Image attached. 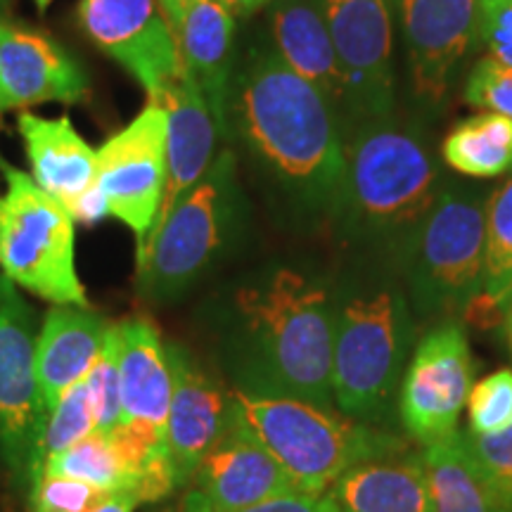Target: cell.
<instances>
[{
    "mask_svg": "<svg viewBox=\"0 0 512 512\" xmlns=\"http://www.w3.org/2000/svg\"><path fill=\"white\" fill-rule=\"evenodd\" d=\"M245 219L233 150L216 155L138 254V290L150 304L188 294L226 256Z\"/></svg>",
    "mask_w": 512,
    "mask_h": 512,
    "instance_id": "obj_6",
    "label": "cell"
},
{
    "mask_svg": "<svg viewBox=\"0 0 512 512\" xmlns=\"http://www.w3.org/2000/svg\"><path fill=\"white\" fill-rule=\"evenodd\" d=\"M143 505L136 491H112L105 494L88 512H136Z\"/></svg>",
    "mask_w": 512,
    "mask_h": 512,
    "instance_id": "obj_38",
    "label": "cell"
},
{
    "mask_svg": "<svg viewBox=\"0 0 512 512\" xmlns=\"http://www.w3.org/2000/svg\"><path fill=\"white\" fill-rule=\"evenodd\" d=\"M439 166L418 133L387 119L361 121L344 145L335 219L361 245L399 254L441 195Z\"/></svg>",
    "mask_w": 512,
    "mask_h": 512,
    "instance_id": "obj_3",
    "label": "cell"
},
{
    "mask_svg": "<svg viewBox=\"0 0 512 512\" xmlns=\"http://www.w3.org/2000/svg\"><path fill=\"white\" fill-rule=\"evenodd\" d=\"M105 491L76 479L41 475L31 484L29 512H88Z\"/></svg>",
    "mask_w": 512,
    "mask_h": 512,
    "instance_id": "obj_34",
    "label": "cell"
},
{
    "mask_svg": "<svg viewBox=\"0 0 512 512\" xmlns=\"http://www.w3.org/2000/svg\"><path fill=\"white\" fill-rule=\"evenodd\" d=\"M181 69L207 100L221 136L228 133V95L233 81L235 17L214 0H190L176 31Z\"/></svg>",
    "mask_w": 512,
    "mask_h": 512,
    "instance_id": "obj_20",
    "label": "cell"
},
{
    "mask_svg": "<svg viewBox=\"0 0 512 512\" xmlns=\"http://www.w3.org/2000/svg\"><path fill=\"white\" fill-rule=\"evenodd\" d=\"M332 325L335 302L323 280L290 266L252 275L230 294L221 325L233 387L335 406Z\"/></svg>",
    "mask_w": 512,
    "mask_h": 512,
    "instance_id": "obj_2",
    "label": "cell"
},
{
    "mask_svg": "<svg viewBox=\"0 0 512 512\" xmlns=\"http://www.w3.org/2000/svg\"><path fill=\"white\" fill-rule=\"evenodd\" d=\"M475 370L465 328L434 325L415 344L403 370L396 413L408 437L420 446L451 439L458 432Z\"/></svg>",
    "mask_w": 512,
    "mask_h": 512,
    "instance_id": "obj_10",
    "label": "cell"
},
{
    "mask_svg": "<svg viewBox=\"0 0 512 512\" xmlns=\"http://www.w3.org/2000/svg\"><path fill=\"white\" fill-rule=\"evenodd\" d=\"M88 403L95 418V432L112 434L121 422V375H119V344L114 323L105 349L95 366L83 377Z\"/></svg>",
    "mask_w": 512,
    "mask_h": 512,
    "instance_id": "obj_30",
    "label": "cell"
},
{
    "mask_svg": "<svg viewBox=\"0 0 512 512\" xmlns=\"http://www.w3.org/2000/svg\"><path fill=\"white\" fill-rule=\"evenodd\" d=\"M112 323L91 306H53L38 332L36 368L46 411L79 384L105 349Z\"/></svg>",
    "mask_w": 512,
    "mask_h": 512,
    "instance_id": "obj_22",
    "label": "cell"
},
{
    "mask_svg": "<svg viewBox=\"0 0 512 512\" xmlns=\"http://www.w3.org/2000/svg\"><path fill=\"white\" fill-rule=\"evenodd\" d=\"M36 313L0 275V458L19 484L38 477V446L48 411L36 368Z\"/></svg>",
    "mask_w": 512,
    "mask_h": 512,
    "instance_id": "obj_9",
    "label": "cell"
},
{
    "mask_svg": "<svg viewBox=\"0 0 512 512\" xmlns=\"http://www.w3.org/2000/svg\"><path fill=\"white\" fill-rule=\"evenodd\" d=\"M465 100L477 110L512 119V67L491 57L479 60L465 83Z\"/></svg>",
    "mask_w": 512,
    "mask_h": 512,
    "instance_id": "obj_33",
    "label": "cell"
},
{
    "mask_svg": "<svg viewBox=\"0 0 512 512\" xmlns=\"http://www.w3.org/2000/svg\"><path fill=\"white\" fill-rule=\"evenodd\" d=\"M271 31L275 53L287 67L316 86L337 114L349 112L347 83L320 0H275Z\"/></svg>",
    "mask_w": 512,
    "mask_h": 512,
    "instance_id": "obj_23",
    "label": "cell"
},
{
    "mask_svg": "<svg viewBox=\"0 0 512 512\" xmlns=\"http://www.w3.org/2000/svg\"><path fill=\"white\" fill-rule=\"evenodd\" d=\"M41 475L76 479V482L91 484L95 489L105 491V494L133 491L117 446L112 444L110 434L100 432L88 434L79 444L48 458Z\"/></svg>",
    "mask_w": 512,
    "mask_h": 512,
    "instance_id": "obj_28",
    "label": "cell"
},
{
    "mask_svg": "<svg viewBox=\"0 0 512 512\" xmlns=\"http://www.w3.org/2000/svg\"><path fill=\"white\" fill-rule=\"evenodd\" d=\"M5 3H8V0H0V5H5Z\"/></svg>",
    "mask_w": 512,
    "mask_h": 512,
    "instance_id": "obj_43",
    "label": "cell"
},
{
    "mask_svg": "<svg viewBox=\"0 0 512 512\" xmlns=\"http://www.w3.org/2000/svg\"><path fill=\"white\" fill-rule=\"evenodd\" d=\"M501 316H503V335H505V342H508V349H510V354H512V299H510V304L503 309Z\"/></svg>",
    "mask_w": 512,
    "mask_h": 512,
    "instance_id": "obj_41",
    "label": "cell"
},
{
    "mask_svg": "<svg viewBox=\"0 0 512 512\" xmlns=\"http://www.w3.org/2000/svg\"><path fill=\"white\" fill-rule=\"evenodd\" d=\"M88 95V76L60 43L0 19V112L43 102L74 105Z\"/></svg>",
    "mask_w": 512,
    "mask_h": 512,
    "instance_id": "obj_18",
    "label": "cell"
},
{
    "mask_svg": "<svg viewBox=\"0 0 512 512\" xmlns=\"http://www.w3.org/2000/svg\"><path fill=\"white\" fill-rule=\"evenodd\" d=\"M512 299V176L486 197L484 285L467 318L501 316Z\"/></svg>",
    "mask_w": 512,
    "mask_h": 512,
    "instance_id": "obj_27",
    "label": "cell"
},
{
    "mask_svg": "<svg viewBox=\"0 0 512 512\" xmlns=\"http://www.w3.org/2000/svg\"><path fill=\"white\" fill-rule=\"evenodd\" d=\"M230 403V427L264 448L302 494H325L349 467L406 448L375 425L316 401L230 387Z\"/></svg>",
    "mask_w": 512,
    "mask_h": 512,
    "instance_id": "obj_5",
    "label": "cell"
},
{
    "mask_svg": "<svg viewBox=\"0 0 512 512\" xmlns=\"http://www.w3.org/2000/svg\"><path fill=\"white\" fill-rule=\"evenodd\" d=\"M486 200L444 188L396 254L415 320L460 323L484 285Z\"/></svg>",
    "mask_w": 512,
    "mask_h": 512,
    "instance_id": "obj_7",
    "label": "cell"
},
{
    "mask_svg": "<svg viewBox=\"0 0 512 512\" xmlns=\"http://www.w3.org/2000/svg\"><path fill=\"white\" fill-rule=\"evenodd\" d=\"M349 95V114L387 119L394 107L389 0H320Z\"/></svg>",
    "mask_w": 512,
    "mask_h": 512,
    "instance_id": "obj_12",
    "label": "cell"
},
{
    "mask_svg": "<svg viewBox=\"0 0 512 512\" xmlns=\"http://www.w3.org/2000/svg\"><path fill=\"white\" fill-rule=\"evenodd\" d=\"M119 344L121 422L114 432L138 441L155 453H166L174 373L159 330L150 318L131 316L114 323Z\"/></svg>",
    "mask_w": 512,
    "mask_h": 512,
    "instance_id": "obj_14",
    "label": "cell"
},
{
    "mask_svg": "<svg viewBox=\"0 0 512 512\" xmlns=\"http://www.w3.org/2000/svg\"><path fill=\"white\" fill-rule=\"evenodd\" d=\"M441 157L458 174L496 178L512 171V119L482 112L453 126L441 143Z\"/></svg>",
    "mask_w": 512,
    "mask_h": 512,
    "instance_id": "obj_26",
    "label": "cell"
},
{
    "mask_svg": "<svg viewBox=\"0 0 512 512\" xmlns=\"http://www.w3.org/2000/svg\"><path fill=\"white\" fill-rule=\"evenodd\" d=\"M406 46L415 95L439 102L477 41V0H389Z\"/></svg>",
    "mask_w": 512,
    "mask_h": 512,
    "instance_id": "obj_15",
    "label": "cell"
},
{
    "mask_svg": "<svg viewBox=\"0 0 512 512\" xmlns=\"http://www.w3.org/2000/svg\"><path fill=\"white\" fill-rule=\"evenodd\" d=\"M465 413L470 434L484 437L512 427V370L501 368L472 384Z\"/></svg>",
    "mask_w": 512,
    "mask_h": 512,
    "instance_id": "obj_32",
    "label": "cell"
},
{
    "mask_svg": "<svg viewBox=\"0 0 512 512\" xmlns=\"http://www.w3.org/2000/svg\"><path fill=\"white\" fill-rule=\"evenodd\" d=\"M240 512H335L330 498L325 494L313 496V494H285L268 498L264 503H256L252 508H245Z\"/></svg>",
    "mask_w": 512,
    "mask_h": 512,
    "instance_id": "obj_36",
    "label": "cell"
},
{
    "mask_svg": "<svg viewBox=\"0 0 512 512\" xmlns=\"http://www.w3.org/2000/svg\"><path fill=\"white\" fill-rule=\"evenodd\" d=\"M214 3H219L221 8H226L233 17H249L254 15L256 10L266 8V5L273 3V0H214Z\"/></svg>",
    "mask_w": 512,
    "mask_h": 512,
    "instance_id": "obj_39",
    "label": "cell"
},
{
    "mask_svg": "<svg viewBox=\"0 0 512 512\" xmlns=\"http://www.w3.org/2000/svg\"><path fill=\"white\" fill-rule=\"evenodd\" d=\"M0 268L5 278L53 306H88L76 271V223L62 202L0 157Z\"/></svg>",
    "mask_w": 512,
    "mask_h": 512,
    "instance_id": "obj_8",
    "label": "cell"
},
{
    "mask_svg": "<svg viewBox=\"0 0 512 512\" xmlns=\"http://www.w3.org/2000/svg\"><path fill=\"white\" fill-rule=\"evenodd\" d=\"M34 3L38 5V10H48V5L53 3V0H34Z\"/></svg>",
    "mask_w": 512,
    "mask_h": 512,
    "instance_id": "obj_42",
    "label": "cell"
},
{
    "mask_svg": "<svg viewBox=\"0 0 512 512\" xmlns=\"http://www.w3.org/2000/svg\"><path fill=\"white\" fill-rule=\"evenodd\" d=\"M188 3L190 0H157L159 10H162V15L166 17V22H169V27L174 34L178 31V27H181L185 10H188Z\"/></svg>",
    "mask_w": 512,
    "mask_h": 512,
    "instance_id": "obj_40",
    "label": "cell"
},
{
    "mask_svg": "<svg viewBox=\"0 0 512 512\" xmlns=\"http://www.w3.org/2000/svg\"><path fill=\"white\" fill-rule=\"evenodd\" d=\"M17 128L38 188L64 207L93 188L98 178V150L79 136L69 117L43 119L19 112Z\"/></svg>",
    "mask_w": 512,
    "mask_h": 512,
    "instance_id": "obj_24",
    "label": "cell"
},
{
    "mask_svg": "<svg viewBox=\"0 0 512 512\" xmlns=\"http://www.w3.org/2000/svg\"><path fill=\"white\" fill-rule=\"evenodd\" d=\"M422 458L430 477L434 512H512L479 479L458 432L439 444L422 446Z\"/></svg>",
    "mask_w": 512,
    "mask_h": 512,
    "instance_id": "obj_25",
    "label": "cell"
},
{
    "mask_svg": "<svg viewBox=\"0 0 512 512\" xmlns=\"http://www.w3.org/2000/svg\"><path fill=\"white\" fill-rule=\"evenodd\" d=\"M67 211L72 214L74 223L93 226V223H98L110 216V204H107V197L102 195L98 183H95L91 190H86L83 195L76 197L72 204H67Z\"/></svg>",
    "mask_w": 512,
    "mask_h": 512,
    "instance_id": "obj_37",
    "label": "cell"
},
{
    "mask_svg": "<svg viewBox=\"0 0 512 512\" xmlns=\"http://www.w3.org/2000/svg\"><path fill=\"white\" fill-rule=\"evenodd\" d=\"M83 34L136 79L152 102L183 74L176 34L157 0H79Z\"/></svg>",
    "mask_w": 512,
    "mask_h": 512,
    "instance_id": "obj_13",
    "label": "cell"
},
{
    "mask_svg": "<svg viewBox=\"0 0 512 512\" xmlns=\"http://www.w3.org/2000/svg\"><path fill=\"white\" fill-rule=\"evenodd\" d=\"M458 439L479 479L512 508V427L484 437L458 430Z\"/></svg>",
    "mask_w": 512,
    "mask_h": 512,
    "instance_id": "obj_31",
    "label": "cell"
},
{
    "mask_svg": "<svg viewBox=\"0 0 512 512\" xmlns=\"http://www.w3.org/2000/svg\"><path fill=\"white\" fill-rule=\"evenodd\" d=\"M110 216L136 235L138 254L159 216L166 183V110L152 102L98 147V178Z\"/></svg>",
    "mask_w": 512,
    "mask_h": 512,
    "instance_id": "obj_11",
    "label": "cell"
},
{
    "mask_svg": "<svg viewBox=\"0 0 512 512\" xmlns=\"http://www.w3.org/2000/svg\"><path fill=\"white\" fill-rule=\"evenodd\" d=\"M166 354L174 373V394L166 420V453L176 489H183L204 456L226 437L233 403L230 389L214 380L188 349L181 344H166Z\"/></svg>",
    "mask_w": 512,
    "mask_h": 512,
    "instance_id": "obj_17",
    "label": "cell"
},
{
    "mask_svg": "<svg viewBox=\"0 0 512 512\" xmlns=\"http://www.w3.org/2000/svg\"><path fill=\"white\" fill-rule=\"evenodd\" d=\"M332 325V396L349 418L384 422L396 411L403 370L415 349V320L401 283L354 278L337 294Z\"/></svg>",
    "mask_w": 512,
    "mask_h": 512,
    "instance_id": "obj_4",
    "label": "cell"
},
{
    "mask_svg": "<svg viewBox=\"0 0 512 512\" xmlns=\"http://www.w3.org/2000/svg\"><path fill=\"white\" fill-rule=\"evenodd\" d=\"M183 489L176 512H240L299 491L264 448L233 427L204 456Z\"/></svg>",
    "mask_w": 512,
    "mask_h": 512,
    "instance_id": "obj_16",
    "label": "cell"
},
{
    "mask_svg": "<svg viewBox=\"0 0 512 512\" xmlns=\"http://www.w3.org/2000/svg\"><path fill=\"white\" fill-rule=\"evenodd\" d=\"M93 432L95 418L91 411V403H88L86 382L81 380L79 384H74V387H69L67 392L60 396V401L50 408L46 427H43L41 434V446H38V477H41L43 465H46L48 458L67 451V448L79 444V441H83Z\"/></svg>",
    "mask_w": 512,
    "mask_h": 512,
    "instance_id": "obj_29",
    "label": "cell"
},
{
    "mask_svg": "<svg viewBox=\"0 0 512 512\" xmlns=\"http://www.w3.org/2000/svg\"><path fill=\"white\" fill-rule=\"evenodd\" d=\"M159 105L166 110V183L152 233L162 226V221L185 192L195 188L197 181L207 174L216 159V140L223 138L207 100L185 74L169 83V88L159 98Z\"/></svg>",
    "mask_w": 512,
    "mask_h": 512,
    "instance_id": "obj_19",
    "label": "cell"
},
{
    "mask_svg": "<svg viewBox=\"0 0 512 512\" xmlns=\"http://www.w3.org/2000/svg\"><path fill=\"white\" fill-rule=\"evenodd\" d=\"M477 36L491 60L512 67V0H477Z\"/></svg>",
    "mask_w": 512,
    "mask_h": 512,
    "instance_id": "obj_35",
    "label": "cell"
},
{
    "mask_svg": "<svg viewBox=\"0 0 512 512\" xmlns=\"http://www.w3.org/2000/svg\"><path fill=\"white\" fill-rule=\"evenodd\" d=\"M325 496L335 512H434L422 451L406 448L349 467Z\"/></svg>",
    "mask_w": 512,
    "mask_h": 512,
    "instance_id": "obj_21",
    "label": "cell"
},
{
    "mask_svg": "<svg viewBox=\"0 0 512 512\" xmlns=\"http://www.w3.org/2000/svg\"><path fill=\"white\" fill-rule=\"evenodd\" d=\"M228 128L287 204L306 216L335 214L344 176L337 110L275 48H254L233 72Z\"/></svg>",
    "mask_w": 512,
    "mask_h": 512,
    "instance_id": "obj_1",
    "label": "cell"
}]
</instances>
